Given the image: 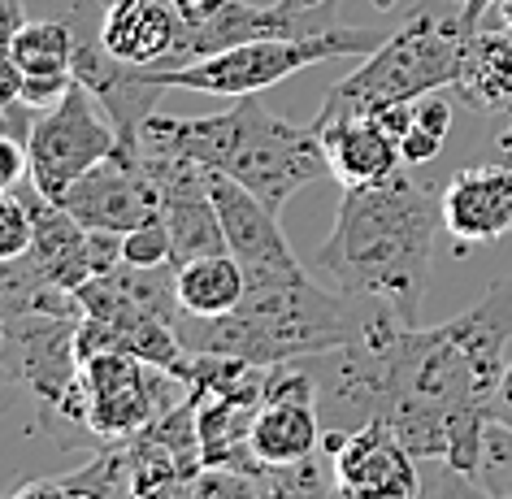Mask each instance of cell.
Returning <instances> with one entry per match:
<instances>
[{"label": "cell", "mask_w": 512, "mask_h": 499, "mask_svg": "<svg viewBox=\"0 0 512 499\" xmlns=\"http://www.w3.org/2000/svg\"><path fill=\"white\" fill-rule=\"evenodd\" d=\"M313 131L322 135L330 174L343 187H378L404 174L400 139L387 135L365 113H343V118H313Z\"/></svg>", "instance_id": "15"}, {"label": "cell", "mask_w": 512, "mask_h": 499, "mask_svg": "<svg viewBox=\"0 0 512 499\" xmlns=\"http://www.w3.org/2000/svg\"><path fill=\"white\" fill-rule=\"evenodd\" d=\"M209 191L217 204L226 230V248L230 257L243 265V274H283V270H300L296 252L278 226V209H270L261 196H252L235 178L209 170Z\"/></svg>", "instance_id": "12"}, {"label": "cell", "mask_w": 512, "mask_h": 499, "mask_svg": "<svg viewBox=\"0 0 512 499\" xmlns=\"http://www.w3.org/2000/svg\"><path fill=\"white\" fill-rule=\"evenodd\" d=\"M174 5H178V14H183V22H196L204 14H213L222 0H174Z\"/></svg>", "instance_id": "34"}, {"label": "cell", "mask_w": 512, "mask_h": 499, "mask_svg": "<svg viewBox=\"0 0 512 499\" xmlns=\"http://www.w3.org/2000/svg\"><path fill=\"white\" fill-rule=\"evenodd\" d=\"M187 22L174 0H113L105 5V48L122 66L170 70Z\"/></svg>", "instance_id": "14"}, {"label": "cell", "mask_w": 512, "mask_h": 499, "mask_svg": "<svg viewBox=\"0 0 512 499\" xmlns=\"http://www.w3.org/2000/svg\"><path fill=\"white\" fill-rule=\"evenodd\" d=\"M87 434L100 443H126L148 430L174 404L187 400V382L161 365H148L126 352H96L83 361Z\"/></svg>", "instance_id": "6"}, {"label": "cell", "mask_w": 512, "mask_h": 499, "mask_svg": "<svg viewBox=\"0 0 512 499\" xmlns=\"http://www.w3.org/2000/svg\"><path fill=\"white\" fill-rule=\"evenodd\" d=\"M443 230L456 239V248L495 243L512 230V165H469L456 170L452 183L439 191Z\"/></svg>", "instance_id": "13"}, {"label": "cell", "mask_w": 512, "mask_h": 499, "mask_svg": "<svg viewBox=\"0 0 512 499\" xmlns=\"http://www.w3.org/2000/svg\"><path fill=\"white\" fill-rule=\"evenodd\" d=\"M79 322L83 317H53V313L14 317V352H18L22 391L44 408V417L87 430Z\"/></svg>", "instance_id": "8"}, {"label": "cell", "mask_w": 512, "mask_h": 499, "mask_svg": "<svg viewBox=\"0 0 512 499\" xmlns=\"http://www.w3.org/2000/svg\"><path fill=\"white\" fill-rule=\"evenodd\" d=\"M22 27H27V0H0V53L14 48Z\"/></svg>", "instance_id": "30"}, {"label": "cell", "mask_w": 512, "mask_h": 499, "mask_svg": "<svg viewBox=\"0 0 512 499\" xmlns=\"http://www.w3.org/2000/svg\"><path fill=\"white\" fill-rule=\"evenodd\" d=\"M0 313L5 317H27V313L83 317V304L74 291L57 287L31 252H22L14 261H0Z\"/></svg>", "instance_id": "19"}, {"label": "cell", "mask_w": 512, "mask_h": 499, "mask_svg": "<svg viewBox=\"0 0 512 499\" xmlns=\"http://www.w3.org/2000/svg\"><path fill=\"white\" fill-rule=\"evenodd\" d=\"M460 5H465V0H456V9H460Z\"/></svg>", "instance_id": "41"}, {"label": "cell", "mask_w": 512, "mask_h": 499, "mask_svg": "<svg viewBox=\"0 0 512 499\" xmlns=\"http://www.w3.org/2000/svg\"><path fill=\"white\" fill-rule=\"evenodd\" d=\"M27 174V144L22 139H0V196H9Z\"/></svg>", "instance_id": "27"}, {"label": "cell", "mask_w": 512, "mask_h": 499, "mask_svg": "<svg viewBox=\"0 0 512 499\" xmlns=\"http://www.w3.org/2000/svg\"><path fill=\"white\" fill-rule=\"evenodd\" d=\"M452 92L473 113H512V27L469 31Z\"/></svg>", "instance_id": "16"}, {"label": "cell", "mask_w": 512, "mask_h": 499, "mask_svg": "<svg viewBox=\"0 0 512 499\" xmlns=\"http://www.w3.org/2000/svg\"><path fill=\"white\" fill-rule=\"evenodd\" d=\"M9 53L27 70V79H40V74H74V44H70L66 22H57V18L27 22Z\"/></svg>", "instance_id": "20"}, {"label": "cell", "mask_w": 512, "mask_h": 499, "mask_svg": "<svg viewBox=\"0 0 512 499\" xmlns=\"http://www.w3.org/2000/svg\"><path fill=\"white\" fill-rule=\"evenodd\" d=\"M434 499H512V495H499L491 486H482L478 478H465L456 469H443L439 486H434Z\"/></svg>", "instance_id": "26"}, {"label": "cell", "mask_w": 512, "mask_h": 499, "mask_svg": "<svg viewBox=\"0 0 512 499\" xmlns=\"http://www.w3.org/2000/svg\"><path fill=\"white\" fill-rule=\"evenodd\" d=\"M322 408L309 361L270 365V387L252 421V452L265 469H287L322 452Z\"/></svg>", "instance_id": "9"}, {"label": "cell", "mask_w": 512, "mask_h": 499, "mask_svg": "<svg viewBox=\"0 0 512 499\" xmlns=\"http://www.w3.org/2000/svg\"><path fill=\"white\" fill-rule=\"evenodd\" d=\"M382 300L352 296L343 287H322L304 270L248 274V291L222 317H187L178 322V339L187 352L243 356L256 365H283L304 356H326L356 343L378 317Z\"/></svg>", "instance_id": "2"}, {"label": "cell", "mask_w": 512, "mask_h": 499, "mask_svg": "<svg viewBox=\"0 0 512 499\" xmlns=\"http://www.w3.org/2000/svg\"><path fill=\"white\" fill-rule=\"evenodd\" d=\"M22 87H27V70L14 61V53H0V105L14 113H31L22 105Z\"/></svg>", "instance_id": "29"}, {"label": "cell", "mask_w": 512, "mask_h": 499, "mask_svg": "<svg viewBox=\"0 0 512 499\" xmlns=\"http://www.w3.org/2000/svg\"><path fill=\"white\" fill-rule=\"evenodd\" d=\"M139 148L174 152V157H187L204 170L235 178L270 209H283L300 187L330 174L326 144L313 131V122L296 126L252 96H239L230 109L204 113V118L148 113L139 126Z\"/></svg>", "instance_id": "3"}, {"label": "cell", "mask_w": 512, "mask_h": 499, "mask_svg": "<svg viewBox=\"0 0 512 499\" xmlns=\"http://www.w3.org/2000/svg\"><path fill=\"white\" fill-rule=\"evenodd\" d=\"M495 14H499V22H504V27H512V0H499Z\"/></svg>", "instance_id": "38"}, {"label": "cell", "mask_w": 512, "mask_h": 499, "mask_svg": "<svg viewBox=\"0 0 512 499\" xmlns=\"http://www.w3.org/2000/svg\"><path fill=\"white\" fill-rule=\"evenodd\" d=\"M495 5H499V0H465V5H460V18H465V27H469V31H478V27H482V18L491 14Z\"/></svg>", "instance_id": "33"}, {"label": "cell", "mask_w": 512, "mask_h": 499, "mask_svg": "<svg viewBox=\"0 0 512 499\" xmlns=\"http://www.w3.org/2000/svg\"><path fill=\"white\" fill-rule=\"evenodd\" d=\"M322 452L330 456L335 482L348 499H426L417 456L400 443L387 421L356 430H326Z\"/></svg>", "instance_id": "11"}, {"label": "cell", "mask_w": 512, "mask_h": 499, "mask_svg": "<svg viewBox=\"0 0 512 499\" xmlns=\"http://www.w3.org/2000/svg\"><path fill=\"white\" fill-rule=\"evenodd\" d=\"M122 261L135 265V270H157V265L174 261V239H170V230H165L161 217L126 230L122 235Z\"/></svg>", "instance_id": "22"}, {"label": "cell", "mask_w": 512, "mask_h": 499, "mask_svg": "<svg viewBox=\"0 0 512 499\" xmlns=\"http://www.w3.org/2000/svg\"><path fill=\"white\" fill-rule=\"evenodd\" d=\"M443 204L430 187L395 174L378 187H343L335 226L322 243V274L352 296L382 300L408 326H421Z\"/></svg>", "instance_id": "1"}, {"label": "cell", "mask_w": 512, "mask_h": 499, "mask_svg": "<svg viewBox=\"0 0 512 499\" xmlns=\"http://www.w3.org/2000/svg\"><path fill=\"white\" fill-rule=\"evenodd\" d=\"M243 291H248V274L230 252L178 265V304L187 317H222L243 300Z\"/></svg>", "instance_id": "18"}, {"label": "cell", "mask_w": 512, "mask_h": 499, "mask_svg": "<svg viewBox=\"0 0 512 499\" xmlns=\"http://www.w3.org/2000/svg\"><path fill=\"white\" fill-rule=\"evenodd\" d=\"M191 499H265V482L239 469H200L191 478Z\"/></svg>", "instance_id": "23"}, {"label": "cell", "mask_w": 512, "mask_h": 499, "mask_svg": "<svg viewBox=\"0 0 512 499\" xmlns=\"http://www.w3.org/2000/svg\"><path fill=\"white\" fill-rule=\"evenodd\" d=\"M31 239H35L31 209L14 187L9 196H0V261H14L22 252H31Z\"/></svg>", "instance_id": "24"}, {"label": "cell", "mask_w": 512, "mask_h": 499, "mask_svg": "<svg viewBox=\"0 0 512 499\" xmlns=\"http://www.w3.org/2000/svg\"><path fill=\"white\" fill-rule=\"evenodd\" d=\"M495 148L499 152H504V161L512 165V118L504 122V126H499V131H495Z\"/></svg>", "instance_id": "37"}, {"label": "cell", "mask_w": 512, "mask_h": 499, "mask_svg": "<svg viewBox=\"0 0 512 499\" xmlns=\"http://www.w3.org/2000/svg\"><path fill=\"white\" fill-rule=\"evenodd\" d=\"M469 27L465 18L443 14L430 0L417 5L348 79L326 92L317 118H343V113H374L395 100H417L426 92H452L460 57H465Z\"/></svg>", "instance_id": "4"}, {"label": "cell", "mask_w": 512, "mask_h": 499, "mask_svg": "<svg viewBox=\"0 0 512 499\" xmlns=\"http://www.w3.org/2000/svg\"><path fill=\"white\" fill-rule=\"evenodd\" d=\"M74 83H79L74 74H40V79H27V87H22V105H27L31 113L53 109Z\"/></svg>", "instance_id": "25"}, {"label": "cell", "mask_w": 512, "mask_h": 499, "mask_svg": "<svg viewBox=\"0 0 512 499\" xmlns=\"http://www.w3.org/2000/svg\"><path fill=\"white\" fill-rule=\"evenodd\" d=\"M31 122H35V113H14L0 105V139H22V144H27Z\"/></svg>", "instance_id": "31"}, {"label": "cell", "mask_w": 512, "mask_h": 499, "mask_svg": "<svg viewBox=\"0 0 512 499\" xmlns=\"http://www.w3.org/2000/svg\"><path fill=\"white\" fill-rule=\"evenodd\" d=\"M100 5H113V0H100Z\"/></svg>", "instance_id": "40"}, {"label": "cell", "mask_w": 512, "mask_h": 499, "mask_svg": "<svg viewBox=\"0 0 512 499\" xmlns=\"http://www.w3.org/2000/svg\"><path fill=\"white\" fill-rule=\"evenodd\" d=\"M265 499H287V495L278 491V486H270V482H265Z\"/></svg>", "instance_id": "39"}, {"label": "cell", "mask_w": 512, "mask_h": 499, "mask_svg": "<svg viewBox=\"0 0 512 499\" xmlns=\"http://www.w3.org/2000/svg\"><path fill=\"white\" fill-rule=\"evenodd\" d=\"M283 9H291V14H326V9H335L339 0H278Z\"/></svg>", "instance_id": "36"}, {"label": "cell", "mask_w": 512, "mask_h": 499, "mask_svg": "<svg viewBox=\"0 0 512 499\" xmlns=\"http://www.w3.org/2000/svg\"><path fill=\"white\" fill-rule=\"evenodd\" d=\"M57 204H66L87 230H105V235H126V230L161 217V196L144 165L139 139L131 144L122 139V148L74 178Z\"/></svg>", "instance_id": "10"}, {"label": "cell", "mask_w": 512, "mask_h": 499, "mask_svg": "<svg viewBox=\"0 0 512 499\" xmlns=\"http://www.w3.org/2000/svg\"><path fill=\"white\" fill-rule=\"evenodd\" d=\"M196 400V395H191ZM252 421L256 408L230 400H196L200 426V465L204 469H239L252 478H265V465L252 452Z\"/></svg>", "instance_id": "17"}, {"label": "cell", "mask_w": 512, "mask_h": 499, "mask_svg": "<svg viewBox=\"0 0 512 499\" xmlns=\"http://www.w3.org/2000/svg\"><path fill=\"white\" fill-rule=\"evenodd\" d=\"M447 131H452V100H447V92L417 96L413 100V118H408V131L400 135L404 165H430L443 152Z\"/></svg>", "instance_id": "21"}, {"label": "cell", "mask_w": 512, "mask_h": 499, "mask_svg": "<svg viewBox=\"0 0 512 499\" xmlns=\"http://www.w3.org/2000/svg\"><path fill=\"white\" fill-rule=\"evenodd\" d=\"M122 148V135L109 113H100V100L74 83L53 109H40L27 131V170L31 183L48 200H61L74 178L87 174L96 161L113 157Z\"/></svg>", "instance_id": "7"}, {"label": "cell", "mask_w": 512, "mask_h": 499, "mask_svg": "<svg viewBox=\"0 0 512 499\" xmlns=\"http://www.w3.org/2000/svg\"><path fill=\"white\" fill-rule=\"evenodd\" d=\"M139 499H191V478H178V482H165L157 491L139 495Z\"/></svg>", "instance_id": "35"}, {"label": "cell", "mask_w": 512, "mask_h": 499, "mask_svg": "<svg viewBox=\"0 0 512 499\" xmlns=\"http://www.w3.org/2000/svg\"><path fill=\"white\" fill-rule=\"evenodd\" d=\"M387 40L382 31L369 27H343L335 22L330 31L317 35H296V40H248L235 48H222L213 57L187 61L174 70H144L148 83H157L161 92H204V96H256L265 87L291 79V74L317 66V61H339V57H369Z\"/></svg>", "instance_id": "5"}, {"label": "cell", "mask_w": 512, "mask_h": 499, "mask_svg": "<svg viewBox=\"0 0 512 499\" xmlns=\"http://www.w3.org/2000/svg\"><path fill=\"white\" fill-rule=\"evenodd\" d=\"M22 387L18 378V352H14V317L0 313V404H5V395Z\"/></svg>", "instance_id": "28"}, {"label": "cell", "mask_w": 512, "mask_h": 499, "mask_svg": "<svg viewBox=\"0 0 512 499\" xmlns=\"http://www.w3.org/2000/svg\"><path fill=\"white\" fill-rule=\"evenodd\" d=\"M495 426H504L512 434V361H508L504 382H499V391H495Z\"/></svg>", "instance_id": "32"}]
</instances>
